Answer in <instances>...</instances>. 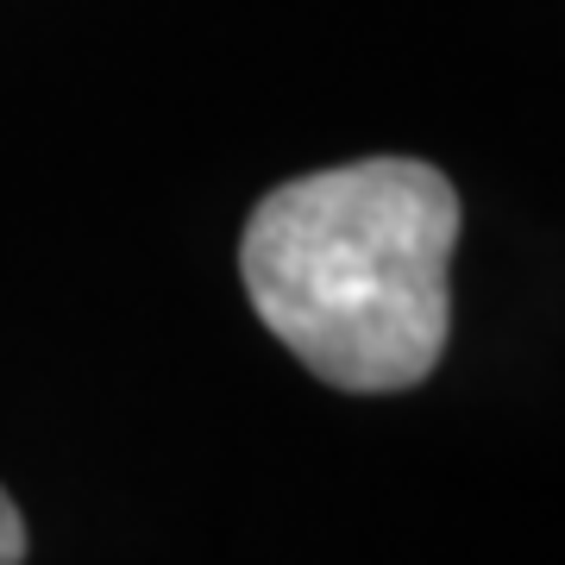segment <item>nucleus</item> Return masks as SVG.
I'll return each instance as SVG.
<instances>
[{
  "label": "nucleus",
  "instance_id": "nucleus-1",
  "mask_svg": "<svg viewBox=\"0 0 565 565\" xmlns=\"http://www.w3.org/2000/svg\"><path fill=\"white\" fill-rule=\"evenodd\" d=\"M459 221V189L422 158L315 170L252 207L245 296L321 384L396 396L446 352Z\"/></svg>",
  "mask_w": 565,
  "mask_h": 565
},
{
  "label": "nucleus",
  "instance_id": "nucleus-2",
  "mask_svg": "<svg viewBox=\"0 0 565 565\" xmlns=\"http://www.w3.org/2000/svg\"><path fill=\"white\" fill-rule=\"evenodd\" d=\"M20 559H25V522L13 509V497L0 490V565H20Z\"/></svg>",
  "mask_w": 565,
  "mask_h": 565
}]
</instances>
